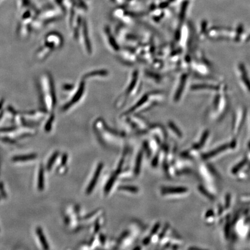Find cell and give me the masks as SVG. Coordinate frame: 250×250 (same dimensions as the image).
Returning <instances> with one entry per match:
<instances>
[{
	"instance_id": "obj_25",
	"label": "cell",
	"mask_w": 250,
	"mask_h": 250,
	"mask_svg": "<svg viewBox=\"0 0 250 250\" xmlns=\"http://www.w3.org/2000/svg\"><path fill=\"white\" fill-rule=\"evenodd\" d=\"M127 1H131V0H127Z\"/></svg>"
},
{
	"instance_id": "obj_15",
	"label": "cell",
	"mask_w": 250,
	"mask_h": 250,
	"mask_svg": "<svg viewBox=\"0 0 250 250\" xmlns=\"http://www.w3.org/2000/svg\"><path fill=\"white\" fill-rule=\"evenodd\" d=\"M59 152L58 151H56V152H55L53 153V155L51 156L50 159L48 161V163H47V169L48 170H50L52 169V167L55 161L56 160L57 158V157L59 156Z\"/></svg>"
},
{
	"instance_id": "obj_6",
	"label": "cell",
	"mask_w": 250,
	"mask_h": 250,
	"mask_svg": "<svg viewBox=\"0 0 250 250\" xmlns=\"http://www.w3.org/2000/svg\"><path fill=\"white\" fill-rule=\"evenodd\" d=\"M104 34H105V37H106L107 44H108V45L109 46L111 49L114 52H119V46L117 44L116 40L115 39L114 37L111 34L109 27H106L105 28Z\"/></svg>"
},
{
	"instance_id": "obj_17",
	"label": "cell",
	"mask_w": 250,
	"mask_h": 250,
	"mask_svg": "<svg viewBox=\"0 0 250 250\" xmlns=\"http://www.w3.org/2000/svg\"><path fill=\"white\" fill-rule=\"evenodd\" d=\"M122 191H127L131 193H137L139 192V189L135 187H129V186H123L119 188Z\"/></svg>"
},
{
	"instance_id": "obj_24",
	"label": "cell",
	"mask_w": 250,
	"mask_h": 250,
	"mask_svg": "<svg viewBox=\"0 0 250 250\" xmlns=\"http://www.w3.org/2000/svg\"><path fill=\"white\" fill-rule=\"evenodd\" d=\"M175 1V0H169V2H173V1Z\"/></svg>"
},
{
	"instance_id": "obj_12",
	"label": "cell",
	"mask_w": 250,
	"mask_h": 250,
	"mask_svg": "<svg viewBox=\"0 0 250 250\" xmlns=\"http://www.w3.org/2000/svg\"><path fill=\"white\" fill-rule=\"evenodd\" d=\"M163 193H185L187 192L188 189L185 188H166L163 189Z\"/></svg>"
},
{
	"instance_id": "obj_7",
	"label": "cell",
	"mask_w": 250,
	"mask_h": 250,
	"mask_svg": "<svg viewBox=\"0 0 250 250\" xmlns=\"http://www.w3.org/2000/svg\"><path fill=\"white\" fill-rule=\"evenodd\" d=\"M103 168V164L102 163H99L98 165V166L96 170L94 172V174L93 175V177L92 179L91 180L90 182L89 183V185L86 189V193L87 194H89L90 193L94 188V187H96V185L97 184V182L98 181V180L100 177V175L101 173L102 169Z\"/></svg>"
},
{
	"instance_id": "obj_8",
	"label": "cell",
	"mask_w": 250,
	"mask_h": 250,
	"mask_svg": "<svg viewBox=\"0 0 250 250\" xmlns=\"http://www.w3.org/2000/svg\"><path fill=\"white\" fill-rule=\"evenodd\" d=\"M82 35V39H83V41H84L83 43L84 44L85 50L88 53H91L92 52V45H91L90 40L89 39V32L88 30L86 21H84V24H83Z\"/></svg>"
},
{
	"instance_id": "obj_16",
	"label": "cell",
	"mask_w": 250,
	"mask_h": 250,
	"mask_svg": "<svg viewBox=\"0 0 250 250\" xmlns=\"http://www.w3.org/2000/svg\"><path fill=\"white\" fill-rule=\"evenodd\" d=\"M54 118H55L54 115H51V116L49 117V118L48 119L47 123H46L45 126V131L49 132V131H51L52 126V124H53V120H54Z\"/></svg>"
},
{
	"instance_id": "obj_10",
	"label": "cell",
	"mask_w": 250,
	"mask_h": 250,
	"mask_svg": "<svg viewBox=\"0 0 250 250\" xmlns=\"http://www.w3.org/2000/svg\"><path fill=\"white\" fill-rule=\"evenodd\" d=\"M36 234L38 236L39 242H40L41 245L43 246V249L48 250L49 248V244H48L46 238H45V235L43 234V229H41L40 227L37 228V229H36Z\"/></svg>"
},
{
	"instance_id": "obj_3",
	"label": "cell",
	"mask_w": 250,
	"mask_h": 250,
	"mask_svg": "<svg viewBox=\"0 0 250 250\" xmlns=\"http://www.w3.org/2000/svg\"><path fill=\"white\" fill-rule=\"evenodd\" d=\"M141 87L140 75L138 71H135L132 74L131 81L127 86L126 89L124 91L116 101V106H122L125 104L127 100L131 96H135L138 93Z\"/></svg>"
},
{
	"instance_id": "obj_13",
	"label": "cell",
	"mask_w": 250,
	"mask_h": 250,
	"mask_svg": "<svg viewBox=\"0 0 250 250\" xmlns=\"http://www.w3.org/2000/svg\"><path fill=\"white\" fill-rule=\"evenodd\" d=\"M38 188L41 191L44 188V170L43 166H41L38 173Z\"/></svg>"
},
{
	"instance_id": "obj_18",
	"label": "cell",
	"mask_w": 250,
	"mask_h": 250,
	"mask_svg": "<svg viewBox=\"0 0 250 250\" xmlns=\"http://www.w3.org/2000/svg\"><path fill=\"white\" fill-rule=\"evenodd\" d=\"M169 127L171 130H172L173 131H174L175 133H176L179 137L181 136V133L177 127L175 126V125L174 123H173L172 122H170L169 123Z\"/></svg>"
},
{
	"instance_id": "obj_14",
	"label": "cell",
	"mask_w": 250,
	"mask_h": 250,
	"mask_svg": "<svg viewBox=\"0 0 250 250\" xmlns=\"http://www.w3.org/2000/svg\"><path fill=\"white\" fill-rule=\"evenodd\" d=\"M188 5H189V1H188V0H185L182 2L181 7V10H180V20H184L185 16V13H186Z\"/></svg>"
},
{
	"instance_id": "obj_1",
	"label": "cell",
	"mask_w": 250,
	"mask_h": 250,
	"mask_svg": "<svg viewBox=\"0 0 250 250\" xmlns=\"http://www.w3.org/2000/svg\"><path fill=\"white\" fill-rule=\"evenodd\" d=\"M52 78L49 75L45 74L41 78V102L47 111H52L56 103L55 92Z\"/></svg>"
},
{
	"instance_id": "obj_2",
	"label": "cell",
	"mask_w": 250,
	"mask_h": 250,
	"mask_svg": "<svg viewBox=\"0 0 250 250\" xmlns=\"http://www.w3.org/2000/svg\"><path fill=\"white\" fill-rule=\"evenodd\" d=\"M163 94L158 92H153L151 93L146 94L140 100L129 108L126 115L133 114L138 112L149 109L150 107L154 106L158 102L163 100Z\"/></svg>"
},
{
	"instance_id": "obj_4",
	"label": "cell",
	"mask_w": 250,
	"mask_h": 250,
	"mask_svg": "<svg viewBox=\"0 0 250 250\" xmlns=\"http://www.w3.org/2000/svg\"><path fill=\"white\" fill-rule=\"evenodd\" d=\"M85 90V81L84 79L80 83V85L75 90V92L72 94V97L69 99L68 102L64 104L62 107V110L66 111L70 108L75 106L78 102L81 100L83 95L84 94Z\"/></svg>"
},
{
	"instance_id": "obj_23",
	"label": "cell",
	"mask_w": 250,
	"mask_h": 250,
	"mask_svg": "<svg viewBox=\"0 0 250 250\" xmlns=\"http://www.w3.org/2000/svg\"><path fill=\"white\" fill-rule=\"evenodd\" d=\"M169 5V3L168 1H166V2H163L162 3H161L159 5V8L161 9H164L167 8Z\"/></svg>"
},
{
	"instance_id": "obj_21",
	"label": "cell",
	"mask_w": 250,
	"mask_h": 250,
	"mask_svg": "<svg viewBox=\"0 0 250 250\" xmlns=\"http://www.w3.org/2000/svg\"><path fill=\"white\" fill-rule=\"evenodd\" d=\"M67 159H68V156L67 154H64L61 158V165L64 166L66 165L67 161Z\"/></svg>"
},
{
	"instance_id": "obj_11",
	"label": "cell",
	"mask_w": 250,
	"mask_h": 250,
	"mask_svg": "<svg viewBox=\"0 0 250 250\" xmlns=\"http://www.w3.org/2000/svg\"><path fill=\"white\" fill-rule=\"evenodd\" d=\"M37 155L35 153H31L28 155H21L13 157L12 161H31L36 159Z\"/></svg>"
},
{
	"instance_id": "obj_9",
	"label": "cell",
	"mask_w": 250,
	"mask_h": 250,
	"mask_svg": "<svg viewBox=\"0 0 250 250\" xmlns=\"http://www.w3.org/2000/svg\"><path fill=\"white\" fill-rule=\"evenodd\" d=\"M109 75V72L105 70H98L92 71L85 74L84 76V80L92 79V78H107Z\"/></svg>"
},
{
	"instance_id": "obj_19",
	"label": "cell",
	"mask_w": 250,
	"mask_h": 250,
	"mask_svg": "<svg viewBox=\"0 0 250 250\" xmlns=\"http://www.w3.org/2000/svg\"><path fill=\"white\" fill-rule=\"evenodd\" d=\"M141 157H142V155H141V153H140V154L139 155L138 157H137V159L136 170H135V172H136V173H139V170H140L141 162Z\"/></svg>"
},
{
	"instance_id": "obj_22",
	"label": "cell",
	"mask_w": 250,
	"mask_h": 250,
	"mask_svg": "<svg viewBox=\"0 0 250 250\" xmlns=\"http://www.w3.org/2000/svg\"><path fill=\"white\" fill-rule=\"evenodd\" d=\"M15 129V127H4L2 129H0V131L2 132H9V131H12Z\"/></svg>"
},
{
	"instance_id": "obj_5",
	"label": "cell",
	"mask_w": 250,
	"mask_h": 250,
	"mask_svg": "<svg viewBox=\"0 0 250 250\" xmlns=\"http://www.w3.org/2000/svg\"><path fill=\"white\" fill-rule=\"evenodd\" d=\"M187 81H188V75L186 74H184L180 78L178 85L177 86V89H175L174 93L173 99L175 102H178L181 99L184 92L186 88Z\"/></svg>"
},
{
	"instance_id": "obj_20",
	"label": "cell",
	"mask_w": 250,
	"mask_h": 250,
	"mask_svg": "<svg viewBox=\"0 0 250 250\" xmlns=\"http://www.w3.org/2000/svg\"><path fill=\"white\" fill-rule=\"evenodd\" d=\"M0 193L3 198H7V194H6L5 191H4V187L2 183H1V182L0 183Z\"/></svg>"
}]
</instances>
